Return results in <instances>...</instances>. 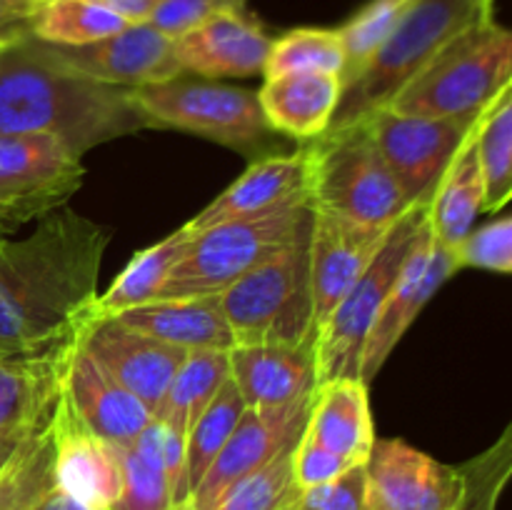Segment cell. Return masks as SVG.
<instances>
[{"label":"cell","mask_w":512,"mask_h":510,"mask_svg":"<svg viewBox=\"0 0 512 510\" xmlns=\"http://www.w3.org/2000/svg\"><path fill=\"white\" fill-rule=\"evenodd\" d=\"M308 213V203H295L273 213L228 220L198 233L188 230L190 240L183 258L170 270L158 300L220 295L235 280L280 253L295 238Z\"/></svg>","instance_id":"8"},{"label":"cell","mask_w":512,"mask_h":510,"mask_svg":"<svg viewBox=\"0 0 512 510\" xmlns=\"http://www.w3.org/2000/svg\"><path fill=\"white\" fill-rule=\"evenodd\" d=\"M290 455H293V475L300 490L330 483V480L348 473L350 468H358V465H350L348 460L335 455L333 450L323 448L320 443L310 440L308 435H300V440L295 443Z\"/></svg>","instance_id":"41"},{"label":"cell","mask_w":512,"mask_h":510,"mask_svg":"<svg viewBox=\"0 0 512 510\" xmlns=\"http://www.w3.org/2000/svg\"><path fill=\"white\" fill-rule=\"evenodd\" d=\"M155 128L185 130L233 148L248 158L275 155V130L265 120L258 93L188 75L130 90Z\"/></svg>","instance_id":"7"},{"label":"cell","mask_w":512,"mask_h":510,"mask_svg":"<svg viewBox=\"0 0 512 510\" xmlns=\"http://www.w3.org/2000/svg\"><path fill=\"white\" fill-rule=\"evenodd\" d=\"M463 510H488V508H475V505H465Z\"/></svg>","instance_id":"47"},{"label":"cell","mask_w":512,"mask_h":510,"mask_svg":"<svg viewBox=\"0 0 512 510\" xmlns=\"http://www.w3.org/2000/svg\"><path fill=\"white\" fill-rule=\"evenodd\" d=\"M430 200L413 203L398 215L385 235L375 258L363 270L353 288L345 293L338 308L320 328L315 338V363H318V385L340 378H360V363L368 335L378 320L380 308L398 278L403 260L418 235L420 225L428 218Z\"/></svg>","instance_id":"9"},{"label":"cell","mask_w":512,"mask_h":510,"mask_svg":"<svg viewBox=\"0 0 512 510\" xmlns=\"http://www.w3.org/2000/svg\"><path fill=\"white\" fill-rule=\"evenodd\" d=\"M95 3L110 8L128 23H148L150 15L160 8L163 0H95Z\"/></svg>","instance_id":"43"},{"label":"cell","mask_w":512,"mask_h":510,"mask_svg":"<svg viewBox=\"0 0 512 510\" xmlns=\"http://www.w3.org/2000/svg\"><path fill=\"white\" fill-rule=\"evenodd\" d=\"M50 63L95 83L135 90L143 85L183 75L173 40L150 23H130L120 33L85 45H53L35 38Z\"/></svg>","instance_id":"13"},{"label":"cell","mask_w":512,"mask_h":510,"mask_svg":"<svg viewBox=\"0 0 512 510\" xmlns=\"http://www.w3.org/2000/svg\"><path fill=\"white\" fill-rule=\"evenodd\" d=\"M475 5H478V10L483 15H493V3L495 0H473Z\"/></svg>","instance_id":"45"},{"label":"cell","mask_w":512,"mask_h":510,"mask_svg":"<svg viewBox=\"0 0 512 510\" xmlns=\"http://www.w3.org/2000/svg\"><path fill=\"white\" fill-rule=\"evenodd\" d=\"M458 268H480L493 273H512V218L500 215L490 223L473 228L453 250Z\"/></svg>","instance_id":"38"},{"label":"cell","mask_w":512,"mask_h":510,"mask_svg":"<svg viewBox=\"0 0 512 510\" xmlns=\"http://www.w3.org/2000/svg\"><path fill=\"white\" fill-rule=\"evenodd\" d=\"M5 3H18V5H28V8H38V5L45 3V0H5Z\"/></svg>","instance_id":"46"},{"label":"cell","mask_w":512,"mask_h":510,"mask_svg":"<svg viewBox=\"0 0 512 510\" xmlns=\"http://www.w3.org/2000/svg\"><path fill=\"white\" fill-rule=\"evenodd\" d=\"M130 25L95 0H45L33 10L30 35L53 45H85Z\"/></svg>","instance_id":"31"},{"label":"cell","mask_w":512,"mask_h":510,"mask_svg":"<svg viewBox=\"0 0 512 510\" xmlns=\"http://www.w3.org/2000/svg\"><path fill=\"white\" fill-rule=\"evenodd\" d=\"M313 395L278 408H245L228 443L218 453L193 493L175 510H208L235 483L258 473L295 448L308 423Z\"/></svg>","instance_id":"12"},{"label":"cell","mask_w":512,"mask_h":510,"mask_svg":"<svg viewBox=\"0 0 512 510\" xmlns=\"http://www.w3.org/2000/svg\"><path fill=\"white\" fill-rule=\"evenodd\" d=\"M245 413V403L240 398L235 383L225 380L215 398L210 400L208 408L200 413L185 438V468H183V500L193 493L195 485L205 475V470L213 465L223 445L228 443L230 433L238 425L240 415Z\"/></svg>","instance_id":"32"},{"label":"cell","mask_w":512,"mask_h":510,"mask_svg":"<svg viewBox=\"0 0 512 510\" xmlns=\"http://www.w3.org/2000/svg\"><path fill=\"white\" fill-rule=\"evenodd\" d=\"M73 345L70 338L43 350L0 355V460L50 423Z\"/></svg>","instance_id":"17"},{"label":"cell","mask_w":512,"mask_h":510,"mask_svg":"<svg viewBox=\"0 0 512 510\" xmlns=\"http://www.w3.org/2000/svg\"><path fill=\"white\" fill-rule=\"evenodd\" d=\"M408 205L433 198L473 125L468 120L423 118L380 108L363 118Z\"/></svg>","instance_id":"11"},{"label":"cell","mask_w":512,"mask_h":510,"mask_svg":"<svg viewBox=\"0 0 512 510\" xmlns=\"http://www.w3.org/2000/svg\"><path fill=\"white\" fill-rule=\"evenodd\" d=\"M310 225L313 210L280 253L218 295L235 345L315 343L308 258Z\"/></svg>","instance_id":"6"},{"label":"cell","mask_w":512,"mask_h":510,"mask_svg":"<svg viewBox=\"0 0 512 510\" xmlns=\"http://www.w3.org/2000/svg\"><path fill=\"white\" fill-rule=\"evenodd\" d=\"M83 158L58 138L0 135V225L40 220L83 185Z\"/></svg>","instance_id":"10"},{"label":"cell","mask_w":512,"mask_h":510,"mask_svg":"<svg viewBox=\"0 0 512 510\" xmlns=\"http://www.w3.org/2000/svg\"><path fill=\"white\" fill-rule=\"evenodd\" d=\"M228 368L245 408H278L318 390L313 340L233 345Z\"/></svg>","instance_id":"20"},{"label":"cell","mask_w":512,"mask_h":510,"mask_svg":"<svg viewBox=\"0 0 512 510\" xmlns=\"http://www.w3.org/2000/svg\"><path fill=\"white\" fill-rule=\"evenodd\" d=\"M475 140L485 183L483 213H498L512 193V85L480 115Z\"/></svg>","instance_id":"30"},{"label":"cell","mask_w":512,"mask_h":510,"mask_svg":"<svg viewBox=\"0 0 512 510\" xmlns=\"http://www.w3.org/2000/svg\"><path fill=\"white\" fill-rule=\"evenodd\" d=\"M188 240L190 233L183 225L175 233L165 235L160 243L150 245V248L133 255V260L120 270L113 285L103 295L95 298L93 315H118L123 310L135 308V305L158 300L170 270L183 258V250L188 245Z\"/></svg>","instance_id":"29"},{"label":"cell","mask_w":512,"mask_h":510,"mask_svg":"<svg viewBox=\"0 0 512 510\" xmlns=\"http://www.w3.org/2000/svg\"><path fill=\"white\" fill-rule=\"evenodd\" d=\"M33 510H90V508H85V505L70 500L68 495L60 493L58 488H50L48 493L38 500V505H35Z\"/></svg>","instance_id":"44"},{"label":"cell","mask_w":512,"mask_h":510,"mask_svg":"<svg viewBox=\"0 0 512 510\" xmlns=\"http://www.w3.org/2000/svg\"><path fill=\"white\" fill-rule=\"evenodd\" d=\"M365 503V465H358L330 483L298 490L288 510H365Z\"/></svg>","instance_id":"39"},{"label":"cell","mask_w":512,"mask_h":510,"mask_svg":"<svg viewBox=\"0 0 512 510\" xmlns=\"http://www.w3.org/2000/svg\"><path fill=\"white\" fill-rule=\"evenodd\" d=\"M33 10L28 5L5 3L0 0V45H8L13 40L30 35V20H33Z\"/></svg>","instance_id":"42"},{"label":"cell","mask_w":512,"mask_h":510,"mask_svg":"<svg viewBox=\"0 0 512 510\" xmlns=\"http://www.w3.org/2000/svg\"><path fill=\"white\" fill-rule=\"evenodd\" d=\"M303 435L350 465H365L378 440L370 415L368 383L360 378H340L318 385Z\"/></svg>","instance_id":"25"},{"label":"cell","mask_w":512,"mask_h":510,"mask_svg":"<svg viewBox=\"0 0 512 510\" xmlns=\"http://www.w3.org/2000/svg\"><path fill=\"white\" fill-rule=\"evenodd\" d=\"M150 128L130 90L50 63L33 35L0 45V135H50L83 158L95 145Z\"/></svg>","instance_id":"2"},{"label":"cell","mask_w":512,"mask_h":510,"mask_svg":"<svg viewBox=\"0 0 512 510\" xmlns=\"http://www.w3.org/2000/svg\"><path fill=\"white\" fill-rule=\"evenodd\" d=\"M0 463H3V460H0Z\"/></svg>","instance_id":"48"},{"label":"cell","mask_w":512,"mask_h":510,"mask_svg":"<svg viewBox=\"0 0 512 510\" xmlns=\"http://www.w3.org/2000/svg\"><path fill=\"white\" fill-rule=\"evenodd\" d=\"M345 50L338 28H295L270 43L263 78L285 73L343 75Z\"/></svg>","instance_id":"34"},{"label":"cell","mask_w":512,"mask_h":510,"mask_svg":"<svg viewBox=\"0 0 512 510\" xmlns=\"http://www.w3.org/2000/svg\"><path fill=\"white\" fill-rule=\"evenodd\" d=\"M248 0H163L160 8L150 15L148 23L170 40L180 38L195 25L215 18L220 13H238L245 10Z\"/></svg>","instance_id":"40"},{"label":"cell","mask_w":512,"mask_h":510,"mask_svg":"<svg viewBox=\"0 0 512 510\" xmlns=\"http://www.w3.org/2000/svg\"><path fill=\"white\" fill-rule=\"evenodd\" d=\"M75 340L153 415L188 355V350L128 328L115 315H90Z\"/></svg>","instance_id":"16"},{"label":"cell","mask_w":512,"mask_h":510,"mask_svg":"<svg viewBox=\"0 0 512 510\" xmlns=\"http://www.w3.org/2000/svg\"><path fill=\"white\" fill-rule=\"evenodd\" d=\"M455 273H460L458 260L450 250L435 243L433 235H430L428 218H425L368 335L363 363H360V380L363 383H370L380 373L385 360L390 358L395 345L403 340L415 318L423 313L425 305Z\"/></svg>","instance_id":"15"},{"label":"cell","mask_w":512,"mask_h":510,"mask_svg":"<svg viewBox=\"0 0 512 510\" xmlns=\"http://www.w3.org/2000/svg\"><path fill=\"white\" fill-rule=\"evenodd\" d=\"M413 3L415 0H370L343 28H338L345 50V68L340 83H348L363 68L365 60L393 33V28L405 18Z\"/></svg>","instance_id":"35"},{"label":"cell","mask_w":512,"mask_h":510,"mask_svg":"<svg viewBox=\"0 0 512 510\" xmlns=\"http://www.w3.org/2000/svg\"><path fill=\"white\" fill-rule=\"evenodd\" d=\"M512 85V38L495 18L475 20L385 108L403 115L475 123Z\"/></svg>","instance_id":"3"},{"label":"cell","mask_w":512,"mask_h":510,"mask_svg":"<svg viewBox=\"0 0 512 510\" xmlns=\"http://www.w3.org/2000/svg\"><path fill=\"white\" fill-rule=\"evenodd\" d=\"M343 83L330 73H285L265 78L258 100L270 128L308 143L328 130Z\"/></svg>","instance_id":"26"},{"label":"cell","mask_w":512,"mask_h":510,"mask_svg":"<svg viewBox=\"0 0 512 510\" xmlns=\"http://www.w3.org/2000/svg\"><path fill=\"white\" fill-rule=\"evenodd\" d=\"M108 230L70 208L43 215L33 235L0 240V355L75 338L93 315Z\"/></svg>","instance_id":"1"},{"label":"cell","mask_w":512,"mask_h":510,"mask_svg":"<svg viewBox=\"0 0 512 510\" xmlns=\"http://www.w3.org/2000/svg\"><path fill=\"white\" fill-rule=\"evenodd\" d=\"M390 225H363L313 210L308 258L315 338L345 293L375 258Z\"/></svg>","instance_id":"18"},{"label":"cell","mask_w":512,"mask_h":510,"mask_svg":"<svg viewBox=\"0 0 512 510\" xmlns=\"http://www.w3.org/2000/svg\"><path fill=\"white\" fill-rule=\"evenodd\" d=\"M115 318L180 350H230L235 345L218 295L165 298L135 305Z\"/></svg>","instance_id":"24"},{"label":"cell","mask_w":512,"mask_h":510,"mask_svg":"<svg viewBox=\"0 0 512 510\" xmlns=\"http://www.w3.org/2000/svg\"><path fill=\"white\" fill-rule=\"evenodd\" d=\"M53 425V483L63 495L90 510H110L123 488V473L115 445L80 425L60 395Z\"/></svg>","instance_id":"19"},{"label":"cell","mask_w":512,"mask_h":510,"mask_svg":"<svg viewBox=\"0 0 512 510\" xmlns=\"http://www.w3.org/2000/svg\"><path fill=\"white\" fill-rule=\"evenodd\" d=\"M365 510H460L465 475L405 440H375L365 460Z\"/></svg>","instance_id":"14"},{"label":"cell","mask_w":512,"mask_h":510,"mask_svg":"<svg viewBox=\"0 0 512 510\" xmlns=\"http://www.w3.org/2000/svg\"><path fill=\"white\" fill-rule=\"evenodd\" d=\"M273 38L248 15L220 13L173 40L175 58L185 73L205 78H250L263 75Z\"/></svg>","instance_id":"22"},{"label":"cell","mask_w":512,"mask_h":510,"mask_svg":"<svg viewBox=\"0 0 512 510\" xmlns=\"http://www.w3.org/2000/svg\"><path fill=\"white\" fill-rule=\"evenodd\" d=\"M483 18L493 15L480 13L473 0H415L363 68L343 83L338 110L328 130L353 125L385 108L443 45Z\"/></svg>","instance_id":"4"},{"label":"cell","mask_w":512,"mask_h":510,"mask_svg":"<svg viewBox=\"0 0 512 510\" xmlns=\"http://www.w3.org/2000/svg\"><path fill=\"white\" fill-rule=\"evenodd\" d=\"M293 450L275 458L258 473L235 483L223 498L208 510H288L298 495L293 475ZM175 510V508H173Z\"/></svg>","instance_id":"36"},{"label":"cell","mask_w":512,"mask_h":510,"mask_svg":"<svg viewBox=\"0 0 512 510\" xmlns=\"http://www.w3.org/2000/svg\"><path fill=\"white\" fill-rule=\"evenodd\" d=\"M228 375V350H190L153 418L185 440Z\"/></svg>","instance_id":"28"},{"label":"cell","mask_w":512,"mask_h":510,"mask_svg":"<svg viewBox=\"0 0 512 510\" xmlns=\"http://www.w3.org/2000/svg\"><path fill=\"white\" fill-rule=\"evenodd\" d=\"M475 130H478V123L473 125V130L468 133L465 143L460 145L453 163L445 170L438 188H435L433 198H430V235H433V240L440 248L450 250V253L463 243L465 235L475 228L478 215L483 213L485 183L478 160Z\"/></svg>","instance_id":"27"},{"label":"cell","mask_w":512,"mask_h":510,"mask_svg":"<svg viewBox=\"0 0 512 510\" xmlns=\"http://www.w3.org/2000/svg\"><path fill=\"white\" fill-rule=\"evenodd\" d=\"M63 398L83 428L118 448L133 443L143 433L145 425L153 420V413L118 380L110 378L80 348L78 340L70 350L68 365H65Z\"/></svg>","instance_id":"21"},{"label":"cell","mask_w":512,"mask_h":510,"mask_svg":"<svg viewBox=\"0 0 512 510\" xmlns=\"http://www.w3.org/2000/svg\"><path fill=\"white\" fill-rule=\"evenodd\" d=\"M295 203H308L305 158L300 148L295 153H275L253 160L230 188L185 223V230L198 233L228 220L273 213Z\"/></svg>","instance_id":"23"},{"label":"cell","mask_w":512,"mask_h":510,"mask_svg":"<svg viewBox=\"0 0 512 510\" xmlns=\"http://www.w3.org/2000/svg\"><path fill=\"white\" fill-rule=\"evenodd\" d=\"M300 150L313 210L363 225H390L410 208L365 120L325 130Z\"/></svg>","instance_id":"5"},{"label":"cell","mask_w":512,"mask_h":510,"mask_svg":"<svg viewBox=\"0 0 512 510\" xmlns=\"http://www.w3.org/2000/svg\"><path fill=\"white\" fill-rule=\"evenodd\" d=\"M115 453L120 460V473H123V488L118 500L110 510H173L175 495L173 483L168 473L150 463L145 455H140L133 445L118 448Z\"/></svg>","instance_id":"37"},{"label":"cell","mask_w":512,"mask_h":510,"mask_svg":"<svg viewBox=\"0 0 512 510\" xmlns=\"http://www.w3.org/2000/svg\"><path fill=\"white\" fill-rule=\"evenodd\" d=\"M53 425L25 440L0 463V510H33L53 483Z\"/></svg>","instance_id":"33"}]
</instances>
